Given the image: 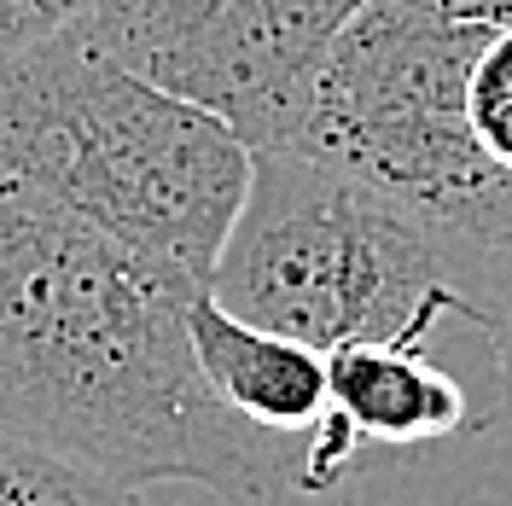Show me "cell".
I'll return each mask as SVG.
<instances>
[{
	"mask_svg": "<svg viewBox=\"0 0 512 506\" xmlns=\"http://www.w3.org/2000/svg\"><path fill=\"white\" fill-rule=\"evenodd\" d=\"M204 285L0 181V431L123 489L280 506L303 454L227 419L192 361Z\"/></svg>",
	"mask_w": 512,
	"mask_h": 506,
	"instance_id": "6da1fadb",
	"label": "cell"
},
{
	"mask_svg": "<svg viewBox=\"0 0 512 506\" xmlns=\"http://www.w3.org/2000/svg\"><path fill=\"white\" fill-rule=\"evenodd\" d=\"M0 181L204 285L251 146L70 24L0 64Z\"/></svg>",
	"mask_w": 512,
	"mask_h": 506,
	"instance_id": "7a4b0ae2",
	"label": "cell"
},
{
	"mask_svg": "<svg viewBox=\"0 0 512 506\" xmlns=\"http://www.w3.org/2000/svg\"><path fill=\"white\" fill-rule=\"evenodd\" d=\"M483 35L361 0L280 140V152L320 163L408 216L478 285L489 256L512 245V175L478 146L466 117V76Z\"/></svg>",
	"mask_w": 512,
	"mask_h": 506,
	"instance_id": "3957f363",
	"label": "cell"
},
{
	"mask_svg": "<svg viewBox=\"0 0 512 506\" xmlns=\"http://www.w3.org/2000/svg\"><path fill=\"white\" fill-rule=\"evenodd\" d=\"M204 291L297 344H431L443 320L483 332L478 274L408 216L297 152H251L245 204Z\"/></svg>",
	"mask_w": 512,
	"mask_h": 506,
	"instance_id": "277c9868",
	"label": "cell"
},
{
	"mask_svg": "<svg viewBox=\"0 0 512 506\" xmlns=\"http://www.w3.org/2000/svg\"><path fill=\"white\" fill-rule=\"evenodd\" d=\"M361 0H94L82 30L251 152L286 140L303 88Z\"/></svg>",
	"mask_w": 512,
	"mask_h": 506,
	"instance_id": "5b68a950",
	"label": "cell"
},
{
	"mask_svg": "<svg viewBox=\"0 0 512 506\" xmlns=\"http://www.w3.org/2000/svg\"><path fill=\"white\" fill-rule=\"evenodd\" d=\"M332 413L309 437L297 489L326 495L355 472L361 448H425L448 437H472L478 419L472 390L431 361L425 344H344L326 355Z\"/></svg>",
	"mask_w": 512,
	"mask_h": 506,
	"instance_id": "8992f818",
	"label": "cell"
},
{
	"mask_svg": "<svg viewBox=\"0 0 512 506\" xmlns=\"http://www.w3.org/2000/svg\"><path fill=\"white\" fill-rule=\"evenodd\" d=\"M187 332L210 402L256 437L309 454V437L332 413L326 355L297 344V338H280V332H262L251 320L227 315L210 291L192 297Z\"/></svg>",
	"mask_w": 512,
	"mask_h": 506,
	"instance_id": "52a82bcc",
	"label": "cell"
},
{
	"mask_svg": "<svg viewBox=\"0 0 512 506\" xmlns=\"http://www.w3.org/2000/svg\"><path fill=\"white\" fill-rule=\"evenodd\" d=\"M0 506H146L140 489L0 431Z\"/></svg>",
	"mask_w": 512,
	"mask_h": 506,
	"instance_id": "ba28073f",
	"label": "cell"
},
{
	"mask_svg": "<svg viewBox=\"0 0 512 506\" xmlns=\"http://www.w3.org/2000/svg\"><path fill=\"white\" fill-rule=\"evenodd\" d=\"M466 117L489 158L512 175V30H489L466 76Z\"/></svg>",
	"mask_w": 512,
	"mask_h": 506,
	"instance_id": "9c48e42d",
	"label": "cell"
},
{
	"mask_svg": "<svg viewBox=\"0 0 512 506\" xmlns=\"http://www.w3.org/2000/svg\"><path fill=\"white\" fill-rule=\"evenodd\" d=\"M483 338L495 349V396H501V419H512V245L489 256L483 268Z\"/></svg>",
	"mask_w": 512,
	"mask_h": 506,
	"instance_id": "30bf717a",
	"label": "cell"
},
{
	"mask_svg": "<svg viewBox=\"0 0 512 506\" xmlns=\"http://www.w3.org/2000/svg\"><path fill=\"white\" fill-rule=\"evenodd\" d=\"M94 12V0H0V64L47 35L70 30Z\"/></svg>",
	"mask_w": 512,
	"mask_h": 506,
	"instance_id": "8fae6325",
	"label": "cell"
},
{
	"mask_svg": "<svg viewBox=\"0 0 512 506\" xmlns=\"http://www.w3.org/2000/svg\"><path fill=\"white\" fill-rule=\"evenodd\" d=\"M379 6H402L437 24H472V30H512V0H379Z\"/></svg>",
	"mask_w": 512,
	"mask_h": 506,
	"instance_id": "7c38bea8",
	"label": "cell"
}]
</instances>
